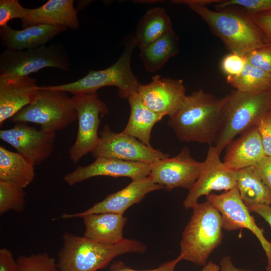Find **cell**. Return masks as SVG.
<instances>
[{
  "instance_id": "6da1fadb",
  "label": "cell",
  "mask_w": 271,
  "mask_h": 271,
  "mask_svg": "<svg viewBox=\"0 0 271 271\" xmlns=\"http://www.w3.org/2000/svg\"><path fill=\"white\" fill-rule=\"evenodd\" d=\"M228 94L218 98L202 89L187 95L180 108L169 117L168 125L177 139L209 146L216 142L223 106Z\"/></svg>"
},
{
  "instance_id": "7a4b0ae2",
  "label": "cell",
  "mask_w": 271,
  "mask_h": 271,
  "mask_svg": "<svg viewBox=\"0 0 271 271\" xmlns=\"http://www.w3.org/2000/svg\"><path fill=\"white\" fill-rule=\"evenodd\" d=\"M172 2L186 5L199 16L231 53L244 56L250 51L267 44L259 29L247 16L227 10L213 11L206 6L210 3H218L220 0Z\"/></svg>"
},
{
  "instance_id": "3957f363",
  "label": "cell",
  "mask_w": 271,
  "mask_h": 271,
  "mask_svg": "<svg viewBox=\"0 0 271 271\" xmlns=\"http://www.w3.org/2000/svg\"><path fill=\"white\" fill-rule=\"evenodd\" d=\"M62 239L57 254L60 271H96L119 255L144 253L147 250L143 242L126 238L117 244H107L66 232Z\"/></svg>"
},
{
  "instance_id": "277c9868",
  "label": "cell",
  "mask_w": 271,
  "mask_h": 271,
  "mask_svg": "<svg viewBox=\"0 0 271 271\" xmlns=\"http://www.w3.org/2000/svg\"><path fill=\"white\" fill-rule=\"evenodd\" d=\"M186 226L180 243L181 260L205 265L211 253L222 242V218L209 201L198 203Z\"/></svg>"
},
{
  "instance_id": "5b68a950",
  "label": "cell",
  "mask_w": 271,
  "mask_h": 271,
  "mask_svg": "<svg viewBox=\"0 0 271 271\" xmlns=\"http://www.w3.org/2000/svg\"><path fill=\"white\" fill-rule=\"evenodd\" d=\"M271 90L250 94L232 90L222 111L220 130L215 146L221 152L234 138L256 126L260 119L269 113Z\"/></svg>"
},
{
  "instance_id": "8992f818",
  "label": "cell",
  "mask_w": 271,
  "mask_h": 271,
  "mask_svg": "<svg viewBox=\"0 0 271 271\" xmlns=\"http://www.w3.org/2000/svg\"><path fill=\"white\" fill-rule=\"evenodd\" d=\"M136 47L133 35H131L124 42V48L121 56L108 68L100 70H90L86 75L76 81L48 87L75 95L97 91L104 87L115 86L118 88V96L127 99L137 92L140 84L131 67V56Z\"/></svg>"
},
{
  "instance_id": "52a82bcc",
  "label": "cell",
  "mask_w": 271,
  "mask_h": 271,
  "mask_svg": "<svg viewBox=\"0 0 271 271\" xmlns=\"http://www.w3.org/2000/svg\"><path fill=\"white\" fill-rule=\"evenodd\" d=\"M76 109L68 92L40 86L36 99L10 118L14 123H34L41 129L56 132L77 120Z\"/></svg>"
},
{
  "instance_id": "ba28073f",
  "label": "cell",
  "mask_w": 271,
  "mask_h": 271,
  "mask_svg": "<svg viewBox=\"0 0 271 271\" xmlns=\"http://www.w3.org/2000/svg\"><path fill=\"white\" fill-rule=\"evenodd\" d=\"M72 98L77 112L78 127L76 140L68 153L70 160L76 164L99 144V124L109 109L97 91L76 94Z\"/></svg>"
},
{
  "instance_id": "9c48e42d",
  "label": "cell",
  "mask_w": 271,
  "mask_h": 271,
  "mask_svg": "<svg viewBox=\"0 0 271 271\" xmlns=\"http://www.w3.org/2000/svg\"><path fill=\"white\" fill-rule=\"evenodd\" d=\"M47 67L68 70V56L58 46L43 45L23 51L6 49L0 55L1 76H29Z\"/></svg>"
},
{
  "instance_id": "30bf717a",
  "label": "cell",
  "mask_w": 271,
  "mask_h": 271,
  "mask_svg": "<svg viewBox=\"0 0 271 271\" xmlns=\"http://www.w3.org/2000/svg\"><path fill=\"white\" fill-rule=\"evenodd\" d=\"M220 213L223 229L233 231L241 228L249 230L257 238L267 258L266 271H271V242L264 235L263 229L255 223L254 218L240 198L236 187L220 194L211 193L206 196Z\"/></svg>"
},
{
  "instance_id": "8fae6325",
  "label": "cell",
  "mask_w": 271,
  "mask_h": 271,
  "mask_svg": "<svg viewBox=\"0 0 271 271\" xmlns=\"http://www.w3.org/2000/svg\"><path fill=\"white\" fill-rule=\"evenodd\" d=\"M100 140L91 152L95 158L106 157L154 164L169 157L168 154L148 146L135 138L117 133L105 125L99 132Z\"/></svg>"
},
{
  "instance_id": "7c38bea8",
  "label": "cell",
  "mask_w": 271,
  "mask_h": 271,
  "mask_svg": "<svg viewBox=\"0 0 271 271\" xmlns=\"http://www.w3.org/2000/svg\"><path fill=\"white\" fill-rule=\"evenodd\" d=\"M237 171L227 167L220 159L215 146H209L200 174L183 201L186 209H192L203 196L213 191H229L236 187Z\"/></svg>"
},
{
  "instance_id": "4fadbf2b",
  "label": "cell",
  "mask_w": 271,
  "mask_h": 271,
  "mask_svg": "<svg viewBox=\"0 0 271 271\" xmlns=\"http://www.w3.org/2000/svg\"><path fill=\"white\" fill-rule=\"evenodd\" d=\"M202 167V162L193 159L189 149L184 147L177 156L155 163L149 177L168 191L179 187L189 191L198 179Z\"/></svg>"
},
{
  "instance_id": "5bb4252c",
  "label": "cell",
  "mask_w": 271,
  "mask_h": 271,
  "mask_svg": "<svg viewBox=\"0 0 271 271\" xmlns=\"http://www.w3.org/2000/svg\"><path fill=\"white\" fill-rule=\"evenodd\" d=\"M56 132L37 130L24 122L0 130V139L30 160L35 166L46 160L53 151Z\"/></svg>"
},
{
  "instance_id": "9a60e30c",
  "label": "cell",
  "mask_w": 271,
  "mask_h": 271,
  "mask_svg": "<svg viewBox=\"0 0 271 271\" xmlns=\"http://www.w3.org/2000/svg\"><path fill=\"white\" fill-rule=\"evenodd\" d=\"M137 93L144 104L152 111L169 117L181 107L187 96L183 82L155 75L147 84H140Z\"/></svg>"
},
{
  "instance_id": "2e32d148",
  "label": "cell",
  "mask_w": 271,
  "mask_h": 271,
  "mask_svg": "<svg viewBox=\"0 0 271 271\" xmlns=\"http://www.w3.org/2000/svg\"><path fill=\"white\" fill-rule=\"evenodd\" d=\"M86 166H78L67 174L63 180L73 186L97 176L125 177L132 180L148 177L154 164L98 157Z\"/></svg>"
},
{
  "instance_id": "e0dca14e",
  "label": "cell",
  "mask_w": 271,
  "mask_h": 271,
  "mask_svg": "<svg viewBox=\"0 0 271 271\" xmlns=\"http://www.w3.org/2000/svg\"><path fill=\"white\" fill-rule=\"evenodd\" d=\"M163 189L161 186L155 183L148 176L132 180L125 187L107 196L101 201L83 212L62 215V219L82 218L94 213L104 212L123 215L131 206L140 202L149 193Z\"/></svg>"
},
{
  "instance_id": "ac0fdd59",
  "label": "cell",
  "mask_w": 271,
  "mask_h": 271,
  "mask_svg": "<svg viewBox=\"0 0 271 271\" xmlns=\"http://www.w3.org/2000/svg\"><path fill=\"white\" fill-rule=\"evenodd\" d=\"M40 86L29 76L0 75V126L37 98Z\"/></svg>"
},
{
  "instance_id": "d6986e66",
  "label": "cell",
  "mask_w": 271,
  "mask_h": 271,
  "mask_svg": "<svg viewBox=\"0 0 271 271\" xmlns=\"http://www.w3.org/2000/svg\"><path fill=\"white\" fill-rule=\"evenodd\" d=\"M73 0H49L35 9H24L23 29L37 25L62 26L73 30L79 27Z\"/></svg>"
},
{
  "instance_id": "ffe728a7",
  "label": "cell",
  "mask_w": 271,
  "mask_h": 271,
  "mask_svg": "<svg viewBox=\"0 0 271 271\" xmlns=\"http://www.w3.org/2000/svg\"><path fill=\"white\" fill-rule=\"evenodd\" d=\"M226 147L223 162L236 171L253 167L266 156L256 126L241 133Z\"/></svg>"
},
{
  "instance_id": "44dd1931",
  "label": "cell",
  "mask_w": 271,
  "mask_h": 271,
  "mask_svg": "<svg viewBox=\"0 0 271 271\" xmlns=\"http://www.w3.org/2000/svg\"><path fill=\"white\" fill-rule=\"evenodd\" d=\"M67 29L62 26L37 25L15 30L7 25L0 27V38L2 44L6 49L23 51L45 45Z\"/></svg>"
},
{
  "instance_id": "7402d4cb",
  "label": "cell",
  "mask_w": 271,
  "mask_h": 271,
  "mask_svg": "<svg viewBox=\"0 0 271 271\" xmlns=\"http://www.w3.org/2000/svg\"><path fill=\"white\" fill-rule=\"evenodd\" d=\"M85 226L83 237L97 242L115 244L121 242L127 218L123 215L104 212L82 217Z\"/></svg>"
},
{
  "instance_id": "603a6c76",
  "label": "cell",
  "mask_w": 271,
  "mask_h": 271,
  "mask_svg": "<svg viewBox=\"0 0 271 271\" xmlns=\"http://www.w3.org/2000/svg\"><path fill=\"white\" fill-rule=\"evenodd\" d=\"M127 100L130 106V115L127 124L121 132L151 147L150 140L153 127L164 116L147 107L137 92L130 95Z\"/></svg>"
},
{
  "instance_id": "cb8c5ba5",
  "label": "cell",
  "mask_w": 271,
  "mask_h": 271,
  "mask_svg": "<svg viewBox=\"0 0 271 271\" xmlns=\"http://www.w3.org/2000/svg\"><path fill=\"white\" fill-rule=\"evenodd\" d=\"M172 30L170 18L164 8L150 9L137 23L133 35L136 47L141 49Z\"/></svg>"
},
{
  "instance_id": "d4e9b609",
  "label": "cell",
  "mask_w": 271,
  "mask_h": 271,
  "mask_svg": "<svg viewBox=\"0 0 271 271\" xmlns=\"http://www.w3.org/2000/svg\"><path fill=\"white\" fill-rule=\"evenodd\" d=\"M35 166L22 154L0 147V180L24 189L34 180Z\"/></svg>"
},
{
  "instance_id": "484cf974",
  "label": "cell",
  "mask_w": 271,
  "mask_h": 271,
  "mask_svg": "<svg viewBox=\"0 0 271 271\" xmlns=\"http://www.w3.org/2000/svg\"><path fill=\"white\" fill-rule=\"evenodd\" d=\"M178 41L179 38L173 30L140 49L139 56L146 70L154 73L162 69L170 58L178 54Z\"/></svg>"
},
{
  "instance_id": "4316f807",
  "label": "cell",
  "mask_w": 271,
  "mask_h": 271,
  "mask_svg": "<svg viewBox=\"0 0 271 271\" xmlns=\"http://www.w3.org/2000/svg\"><path fill=\"white\" fill-rule=\"evenodd\" d=\"M237 171L236 188L245 206L271 205V190L262 182L254 168L249 167Z\"/></svg>"
},
{
  "instance_id": "83f0119b",
  "label": "cell",
  "mask_w": 271,
  "mask_h": 271,
  "mask_svg": "<svg viewBox=\"0 0 271 271\" xmlns=\"http://www.w3.org/2000/svg\"><path fill=\"white\" fill-rule=\"evenodd\" d=\"M227 82L240 92L258 94L271 90V75L247 62L236 76H227Z\"/></svg>"
},
{
  "instance_id": "f1b7e54d",
  "label": "cell",
  "mask_w": 271,
  "mask_h": 271,
  "mask_svg": "<svg viewBox=\"0 0 271 271\" xmlns=\"http://www.w3.org/2000/svg\"><path fill=\"white\" fill-rule=\"evenodd\" d=\"M25 206L24 189L12 183L0 180V214L9 211L22 212Z\"/></svg>"
},
{
  "instance_id": "f546056e",
  "label": "cell",
  "mask_w": 271,
  "mask_h": 271,
  "mask_svg": "<svg viewBox=\"0 0 271 271\" xmlns=\"http://www.w3.org/2000/svg\"><path fill=\"white\" fill-rule=\"evenodd\" d=\"M16 261L18 271H60L57 261L46 252L20 255Z\"/></svg>"
},
{
  "instance_id": "4dcf8cb0",
  "label": "cell",
  "mask_w": 271,
  "mask_h": 271,
  "mask_svg": "<svg viewBox=\"0 0 271 271\" xmlns=\"http://www.w3.org/2000/svg\"><path fill=\"white\" fill-rule=\"evenodd\" d=\"M219 10L231 7H240L248 15H254L271 11V0H227L221 1L216 6Z\"/></svg>"
},
{
  "instance_id": "1f68e13d",
  "label": "cell",
  "mask_w": 271,
  "mask_h": 271,
  "mask_svg": "<svg viewBox=\"0 0 271 271\" xmlns=\"http://www.w3.org/2000/svg\"><path fill=\"white\" fill-rule=\"evenodd\" d=\"M244 56L248 63L271 75V44L252 50Z\"/></svg>"
},
{
  "instance_id": "d6a6232c",
  "label": "cell",
  "mask_w": 271,
  "mask_h": 271,
  "mask_svg": "<svg viewBox=\"0 0 271 271\" xmlns=\"http://www.w3.org/2000/svg\"><path fill=\"white\" fill-rule=\"evenodd\" d=\"M23 7L18 0L0 1V27L8 25L14 19H20L24 16Z\"/></svg>"
},
{
  "instance_id": "836d02e7",
  "label": "cell",
  "mask_w": 271,
  "mask_h": 271,
  "mask_svg": "<svg viewBox=\"0 0 271 271\" xmlns=\"http://www.w3.org/2000/svg\"><path fill=\"white\" fill-rule=\"evenodd\" d=\"M246 63L244 56L231 53L223 58L221 68L227 76H236L242 72Z\"/></svg>"
},
{
  "instance_id": "e575fe53",
  "label": "cell",
  "mask_w": 271,
  "mask_h": 271,
  "mask_svg": "<svg viewBox=\"0 0 271 271\" xmlns=\"http://www.w3.org/2000/svg\"><path fill=\"white\" fill-rule=\"evenodd\" d=\"M266 156H271V115L268 113L256 125Z\"/></svg>"
},
{
  "instance_id": "d590c367",
  "label": "cell",
  "mask_w": 271,
  "mask_h": 271,
  "mask_svg": "<svg viewBox=\"0 0 271 271\" xmlns=\"http://www.w3.org/2000/svg\"><path fill=\"white\" fill-rule=\"evenodd\" d=\"M247 16L259 29L267 43L271 44V11Z\"/></svg>"
},
{
  "instance_id": "8d00e7d4",
  "label": "cell",
  "mask_w": 271,
  "mask_h": 271,
  "mask_svg": "<svg viewBox=\"0 0 271 271\" xmlns=\"http://www.w3.org/2000/svg\"><path fill=\"white\" fill-rule=\"evenodd\" d=\"M180 261V259L178 256L173 260L162 264L157 268L148 270L133 269L126 265L122 261H116L110 265L109 271H174L176 265Z\"/></svg>"
},
{
  "instance_id": "74e56055",
  "label": "cell",
  "mask_w": 271,
  "mask_h": 271,
  "mask_svg": "<svg viewBox=\"0 0 271 271\" xmlns=\"http://www.w3.org/2000/svg\"><path fill=\"white\" fill-rule=\"evenodd\" d=\"M253 167L262 182L271 190V156H265Z\"/></svg>"
},
{
  "instance_id": "f35d334b",
  "label": "cell",
  "mask_w": 271,
  "mask_h": 271,
  "mask_svg": "<svg viewBox=\"0 0 271 271\" xmlns=\"http://www.w3.org/2000/svg\"><path fill=\"white\" fill-rule=\"evenodd\" d=\"M0 271H18L16 259L6 248L0 249Z\"/></svg>"
},
{
  "instance_id": "ab89813d",
  "label": "cell",
  "mask_w": 271,
  "mask_h": 271,
  "mask_svg": "<svg viewBox=\"0 0 271 271\" xmlns=\"http://www.w3.org/2000/svg\"><path fill=\"white\" fill-rule=\"evenodd\" d=\"M249 211L255 212L261 216L271 227V205L257 204L247 207Z\"/></svg>"
},
{
  "instance_id": "60d3db41",
  "label": "cell",
  "mask_w": 271,
  "mask_h": 271,
  "mask_svg": "<svg viewBox=\"0 0 271 271\" xmlns=\"http://www.w3.org/2000/svg\"><path fill=\"white\" fill-rule=\"evenodd\" d=\"M219 266L221 271H251L235 266L230 256L223 257L220 261Z\"/></svg>"
},
{
  "instance_id": "b9f144b4",
  "label": "cell",
  "mask_w": 271,
  "mask_h": 271,
  "mask_svg": "<svg viewBox=\"0 0 271 271\" xmlns=\"http://www.w3.org/2000/svg\"><path fill=\"white\" fill-rule=\"evenodd\" d=\"M202 271H221L220 266L212 261H209L204 265Z\"/></svg>"
},
{
  "instance_id": "7bdbcfd3",
  "label": "cell",
  "mask_w": 271,
  "mask_h": 271,
  "mask_svg": "<svg viewBox=\"0 0 271 271\" xmlns=\"http://www.w3.org/2000/svg\"><path fill=\"white\" fill-rule=\"evenodd\" d=\"M92 1H78L77 2V11H81L85 7H86L89 4H90Z\"/></svg>"
},
{
  "instance_id": "ee69618b",
  "label": "cell",
  "mask_w": 271,
  "mask_h": 271,
  "mask_svg": "<svg viewBox=\"0 0 271 271\" xmlns=\"http://www.w3.org/2000/svg\"><path fill=\"white\" fill-rule=\"evenodd\" d=\"M269 114L271 115V105H270V110H269Z\"/></svg>"
}]
</instances>
